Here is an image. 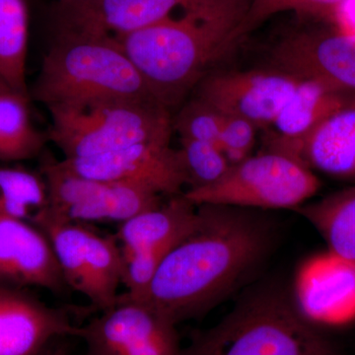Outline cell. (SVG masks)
I'll return each instance as SVG.
<instances>
[{
	"label": "cell",
	"instance_id": "9c48e42d",
	"mask_svg": "<svg viewBox=\"0 0 355 355\" xmlns=\"http://www.w3.org/2000/svg\"><path fill=\"white\" fill-rule=\"evenodd\" d=\"M177 326L144 301L120 294L113 307L77 326L76 336L85 355H182Z\"/></svg>",
	"mask_w": 355,
	"mask_h": 355
},
{
	"label": "cell",
	"instance_id": "9a60e30c",
	"mask_svg": "<svg viewBox=\"0 0 355 355\" xmlns=\"http://www.w3.org/2000/svg\"><path fill=\"white\" fill-rule=\"evenodd\" d=\"M67 312L26 289L0 286V355H42L58 338L76 336Z\"/></svg>",
	"mask_w": 355,
	"mask_h": 355
},
{
	"label": "cell",
	"instance_id": "44dd1931",
	"mask_svg": "<svg viewBox=\"0 0 355 355\" xmlns=\"http://www.w3.org/2000/svg\"><path fill=\"white\" fill-rule=\"evenodd\" d=\"M29 96L0 92V162H18L37 157L48 135L35 127Z\"/></svg>",
	"mask_w": 355,
	"mask_h": 355
},
{
	"label": "cell",
	"instance_id": "484cf974",
	"mask_svg": "<svg viewBox=\"0 0 355 355\" xmlns=\"http://www.w3.org/2000/svg\"><path fill=\"white\" fill-rule=\"evenodd\" d=\"M221 116L218 146L231 165L237 164L252 155L258 128L251 121L239 116L230 114Z\"/></svg>",
	"mask_w": 355,
	"mask_h": 355
},
{
	"label": "cell",
	"instance_id": "8fae6325",
	"mask_svg": "<svg viewBox=\"0 0 355 355\" xmlns=\"http://www.w3.org/2000/svg\"><path fill=\"white\" fill-rule=\"evenodd\" d=\"M299 79L277 69L207 73L193 90V97L221 114L239 116L258 128H268Z\"/></svg>",
	"mask_w": 355,
	"mask_h": 355
},
{
	"label": "cell",
	"instance_id": "4fadbf2b",
	"mask_svg": "<svg viewBox=\"0 0 355 355\" xmlns=\"http://www.w3.org/2000/svg\"><path fill=\"white\" fill-rule=\"evenodd\" d=\"M270 58L275 69L355 96L354 34L338 28L291 33L273 46Z\"/></svg>",
	"mask_w": 355,
	"mask_h": 355
},
{
	"label": "cell",
	"instance_id": "cb8c5ba5",
	"mask_svg": "<svg viewBox=\"0 0 355 355\" xmlns=\"http://www.w3.org/2000/svg\"><path fill=\"white\" fill-rule=\"evenodd\" d=\"M180 141L188 190L214 184L230 169V162L216 144L191 139H180Z\"/></svg>",
	"mask_w": 355,
	"mask_h": 355
},
{
	"label": "cell",
	"instance_id": "d6986e66",
	"mask_svg": "<svg viewBox=\"0 0 355 355\" xmlns=\"http://www.w3.org/2000/svg\"><path fill=\"white\" fill-rule=\"evenodd\" d=\"M294 211L316 229L331 254L355 268V184Z\"/></svg>",
	"mask_w": 355,
	"mask_h": 355
},
{
	"label": "cell",
	"instance_id": "2e32d148",
	"mask_svg": "<svg viewBox=\"0 0 355 355\" xmlns=\"http://www.w3.org/2000/svg\"><path fill=\"white\" fill-rule=\"evenodd\" d=\"M355 100L321 81L299 79L295 90L273 121L268 150L286 154L300 161L303 144L338 109Z\"/></svg>",
	"mask_w": 355,
	"mask_h": 355
},
{
	"label": "cell",
	"instance_id": "603a6c76",
	"mask_svg": "<svg viewBox=\"0 0 355 355\" xmlns=\"http://www.w3.org/2000/svg\"><path fill=\"white\" fill-rule=\"evenodd\" d=\"M343 0H250L246 13L237 29L233 33L231 46L272 16L282 12H294L299 16H331Z\"/></svg>",
	"mask_w": 355,
	"mask_h": 355
},
{
	"label": "cell",
	"instance_id": "277c9868",
	"mask_svg": "<svg viewBox=\"0 0 355 355\" xmlns=\"http://www.w3.org/2000/svg\"><path fill=\"white\" fill-rule=\"evenodd\" d=\"M55 31L31 99L46 107L96 98L158 102L116 37L70 26Z\"/></svg>",
	"mask_w": 355,
	"mask_h": 355
},
{
	"label": "cell",
	"instance_id": "ffe728a7",
	"mask_svg": "<svg viewBox=\"0 0 355 355\" xmlns=\"http://www.w3.org/2000/svg\"><path fill=\"white\" fill-rule=\"evenodd\" d=\"M28 39L25 0H0V81L12 92L30 97L26 81Z\"/></svg>",
	"mask_w": 355,
	"mask_h": 355
},
{
	"label": "cell",
	"instance_id": "30bf717a",
	"mask_svg": "<svg viewBox=\"0 0 355 355\" xmlns=\"http://www.w3.org/2000/svg\"><path fill=\"white\" fill-rule=\"evenodd\" d=\"M250 0H60L55 25L116 37L184 15L202 17L247 10Z\"/></svg>",
	"mask_w": 355,
	"mask_h": 355
},
{
	"label": "cell",
	"instance_id": "3957f363",
	"mask_svg": "<svg viewBox=\"0 0 355 355\" xmlns=\"http://www.w3.org/2000/svg\"><path fill=\"white\" fill-rule=\"evenodd\" d=\"M246 11L171 18L116 36L155 99L173 112L232 46Z\"/></svg>",
	"mask_w": 355,
	"mask_h": 355
},
{
	"label": "cell",
	"instance_id": "e0dca14e",
	"mask_svg": "<svg viewBox=\"0 0 355 355\" xmlns=\"http://www.w3.org/2000/svg\"><path fill=\"white\" fill-rule=\"evenodd\" d=\"M197 220V205L183 193L172 196L154 209L121 222L116 234L121 254L146 252L163 261L190 232Z\"/></svg>",
	"mask_w": 355,
	"mask_h": 355
},
{
	"label": "cell",
	"instance_id": "5b68a950",
	"mask_svg": "<svg viewBox=\"0 0 355 355\" xmlns=\"http://www.w3.org/2000/svg\"><path fill=\"white\" fill-rule=\"evenodd\" d=\"M48 139L64 159L90 157L137 144H170L173 114L149 100L96 98L57 103Z\"/></svg>",
	"mask_w": 355,
	"mask_h": 355
},
{
	"label": "cell",
	"instance_id": "83f0119b",
	"mask_svg": "<svg viewBox=\"0 0 355 355\" xmlns=\"http://www.w3.org/2000/svg\"><path fill=\"white\" fill-rule=\"evenodd\" d=\"M64 338L55 340L42 355H69V345L64 342Z\"/></svg>",
	"mask_w": 355,
	"mask_h": 355
},
{
	"label": "cell",
	"instance_id": "ba28073f",
	"mask_svg": "<svg viewBox=\"0 0 355 355\" xmlns=\"http://www.w3.org/2000/svg\"><path fill=\"white\" fill-rule=\"evenodd\" d=\"M41 174L48 191L43 211L60 220L121 223L162 202V196L144 187L89 179L69 171L60 161H44Z\"/></svg>",
	"mask_w": 355,
	"mask_h": 355
},
{
	"label": "cell",
	"instance_id": "ac0fdd59",
	"mask_svg": "<svg viewBox=\"0 0 355 355\" xmlns=\"http://www.w3.org/2000/svg\"><path fill=\"white\" fill-rule=\"evenodd\" d=\"M300 161L313 171L355 180V100L310 135L301 149Z\"/></svg>",
	"mask_w": 355,
	"mask_h": 355
},
{
	"label": "cell",
	"instance_id": "6da1fadb",
	"mask_svg": "<svg viewBox=\"0 0 355 355\" xmlns=\"http://www.w3.org/2000/svg\"><path fill=\"white\" fill-rule=\"evenodd\" d=\"M265 212L197 205L195 225L165 257L137 299L179 324L205 316L251 286L279 239L277 220Z\"/></svg>",
	"mask_w": 355,
	"mask_h": 355
},
{
	"label": "cell",
	"instance_id": "7402d4cb",
	"mask_svg": "<svg viewBox=\"0 0 355 355\" xmlns=\"http://www.w3.org/2000/svg\"><path fill=\"white\" fill-rule=\"evenodd\" d=\"M46 205L48 191L43 175L0 164V216L31 222Z\"/></svg>",
	"mask_w": 355,
	"mask_h": 355
},
{
	"label": "cell",
	"instance_id": "4316f807",
	"mask_svg": "<svg viewBox=\"0 0 355 355\" xmlns=\"http://www.w3.org/2000/svg\"><path fill=\"white\" fill-rule=\"evenodd\" d=\"M333 18L338 29L355 35V0H343Z\"/></svg>",
	"mask_w": 355,
	"mask_h": 355
},
{
	"label": "cell",
	"instance_id": "7a4b0ae2",
	"mask_svg": "<svg viewBox=\"0 0 355 355\" xmlns=\"http://www.w3.org/2000/svg\"><path fill=\"white\" fill-rule=\"evenodd\" d=\"M182 355H336L294 292L277 280H257L232 309L195 331Z\"/></svg>",
	"mask_w": 355,
	"mask_h": 355
},
{
	"label": "cell",
	"instance_id": "f1b7e54d",
	"mask_svg": "<svg viewBox=\"0 0 355 355\" xmlns=\"http://www.w3.org/2000/svg\"><path fill=\"white\" fill-rule=\"evenodd\" d=\"M0 92H12V91L9 90V89L0 81Z\"/></svg>",
	"mask_w": 355,
	"mask_h": 355
},
{
	"label": "cell",
	"instance_id": "52a82bcc",
	"mask_svg": "<svg viewBox=\"0 0 355 355\" xmlns=\"http://www.w3.org/2000/svg\"><path fill=\"white\" fill-rule=\"evenodd\" d=\"M53 245L65 284L104 312L118 302L123 259L116 235H102L84 223L53 218L43 210L31 220Z\"/></svg>",
	"mask_w": 355,
	"mask_h": 355
},
{
	"label": "cell",
	"instance_id": "8992f818",
	"mask_svg": "<svg viewBox=\"0 0 355 355\" xmlns=\"http://www.w3.org/2000/svg\"><path fill=\"white\" fill-rule=\"evenodd\" d=\"M319 178L296 158L268 150L244 159L214 184L184 191L195 205L263 210L297 209L319 191Z\"/></svg>",
	"mask_w": 355,
	"mask_h": 355
},
{
	"label": "cell",
	"instance_id": "d4e9b609",
	"mask_svg": "<svg viewBox=\"0 0 355 355\" xmlns=\"http://www.w3.org/2000/svg\"><path fill=\"white\" fill-rule=\"evenodd\" d=\"M222 116L207 103L193 97L182 104L173 116L174 132L180 139H191L210 142L218 146Z\"/></svg>",
	"mask_w": 355,
	"mask_h": 355
},
{
	"label": "cell",
	"instance_id": "7c38bea8",
	"mask_svg": "<svg viewBox=\"0 0 355 355\" xmlns=\"http://www.w3.org/2000/svg\"><path fill=\"white\" fill-rule=\"evenodd\" d=\"M69 171L99 181L144 187L160 196L180 195L187 177L179 149L170 144H137L90 156L60 161Z\"/></svg>",
	"mask_w": 355,
	"mask_h": 355
},
{
	"label": "cell",
	"instance_id": "5bb4252c",
	"mask_svg": "<svg viewBox=\"0 0 355 355\" xmlns=\"http://www.w3.org/2000/svg\"><path fill=\"white\" fill-rule=\"evenodd\" d=\"M0 286L67 289L50 239L32 222L0 216Z\"/></svg>",
	"mask_w": 355,
	"mask_h": 355
}]
</instances>
